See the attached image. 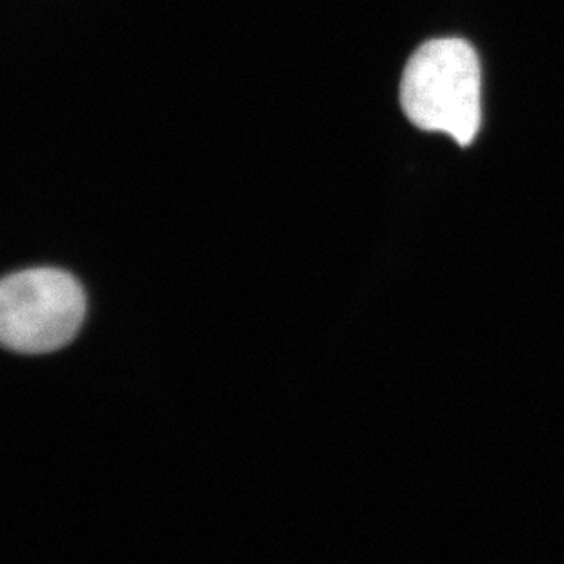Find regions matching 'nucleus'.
Segmentation results:
<instances>
[{
  "instance_id": "f03ea898",
  "label": "nucleus",
  "mask_w": 564,
  "mask_h": 564,
  "mask_svg": "<svg viewBox=\"0 0 564 564\" xmlns=\"http://www.w3.org/2000/svg\"><path fill=\"white\" fill-rule=\"evenodd\" d=\"M85 314V291L61 269L13 272L0 285V338L11 351L43 355L66 346Z\"/></svg>"
},
{
  "instance_id": "f257e3e1",
  "label": "nucleus",
  "mask_w": 564,
  "mask_h": 564,
  "mask_svg": "<svg viewBox=\"0 0 564 564\" xmlns=\"http://www.w3.org/2000/svg\"><path fill=\"white\" fill-rule=\"evenodd\" d=\"M480 63L463 39H433L405 64L400 105L405 118L426 132L447 133L468 147L479 132Z\"/></svg>"
}]
</instances>
